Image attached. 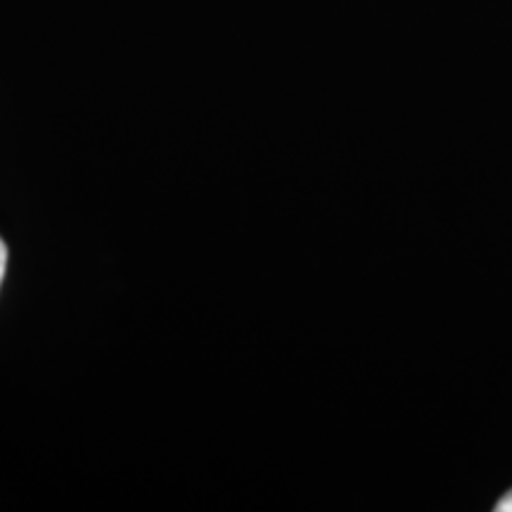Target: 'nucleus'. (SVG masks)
I'll list each match as a JSON object with an SVG mask.
<instances>
[{
	"mask_svg": "<svg viewBox=\"0 0 512 512\" xmlns=\"http://www.w3.org/2000/svg\"><path fill=\"white\" fill-rule=\"evenodd\" d=\"M5 268H8V247H5V242L0 240V283H3L5 278Z\"/></svg>",
	"mask_w": 512,
	"mask_h": 512,
	"instance_id": "obj_1",
	"label": "nucleus"
},
{
	"mask_svg": "<svg viewBox=\"0 0 512 512\" xmlns=\"http://www.w3.org/2000/svg\"><path fill=\"white\" fill-rule=\"evenodd\" d=\"M496 512H512V491H510V494H505L501 501H498Z\"/></svg>",
	"mask_w": 512,
	"mask_h": 512,
	"instance_id": "obj_2",
	"label": "nucleus"
}]
</instances>
